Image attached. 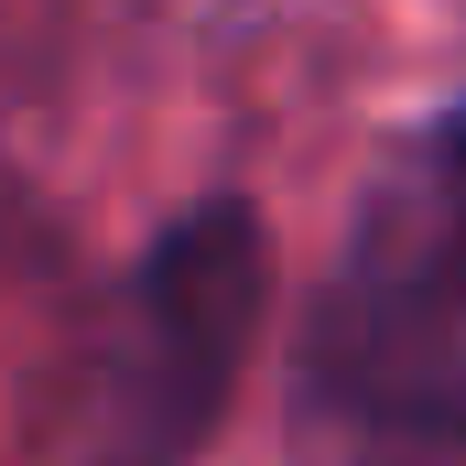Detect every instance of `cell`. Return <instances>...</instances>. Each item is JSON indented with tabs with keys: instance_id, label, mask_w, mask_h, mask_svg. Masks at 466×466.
<instances>
[{
	"instance_id": "1",
	"label": "cell",
	"mask_w": 466,
	"mask_h": 466,
	"mask_svg": "<svg viewBox=\"0 0 466 466\" xmlns=\"http://www.w3.org/2000/svg\"><path fill=\"white\" fill-rule=\"evenodd\" d=\"M304 456L466 466V109L369 174L304 304Z\"/></svg>"
},
{
	"instance_id": "2",
	"label": "cell",
	"mask_w": 466,
	"mask_h": 466,
	"mask_svg": "<svg viewBox=\"0 0 466 466\" xmlns=\"http://www.w3.org/2000/svg\"><path fill=\"white\" fill-rule=\"evenodd\" d=\"M271 315V228L249 196H207L141 238L109 304L33 390V466H196L228 423Z\"/></svg>"
}]
</instances>
